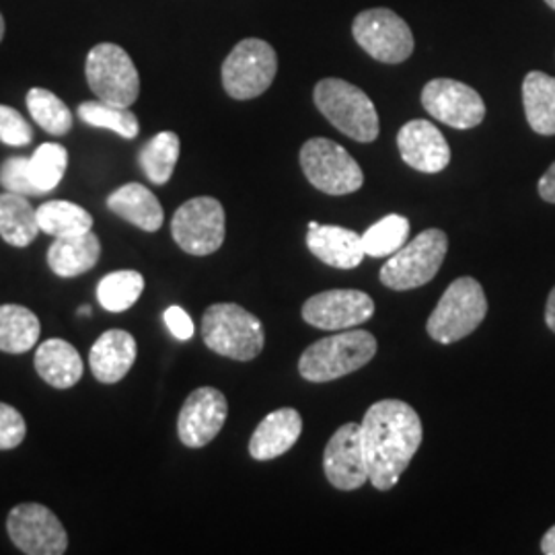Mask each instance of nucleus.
Masks as SVG:
<instances>
[{
	"label": "nucleus",
	"mask_w": 555,
	"mask_h": 555,
	"mask_svg": "<svg viewBox=\"0 0 555 555\" xmlns=\"http://www.w3.org/2000/svg\"><path fill=\"white\" fill-rule=\"evenodd\" d=\"M360 437L369 467V481L387 492L397 486L422 444V420L416 410L401 399H380L373 403L360 424Z\"/></svg>",
	"instance_id": "1"
},
{
	"label": "nucleus",
	"mask_w": 555,
	"mask_h": 555,
	"mask_svg": "<svg viewBox=\"0 0 555 555\" xmlns=\"http://www.w3.org/2000/svg\"><path fill=\"white\" fill-rule=\"evenodd\" d=\"M377 354V339L364 330H344L311 344L298 360V373L309 383H330L366 366Z\"/></svg>",
	"instance_id": "2"
},
{
	"label": "nucleus",
	"mask_w": 555,
	"mask_h": 555,
	"mask_svg": "<svg viewBox=\"0 0 555 555\" xmlns=\"http://www.w3.org/2000/svg\"><path fill=\"white\" fill-rule=\"evenodd\" d=\"M202 337L212 352L238 362L259 357L266 344L263 323L235 302H217L206 309Z\"/></svg>",
	"instance_id": "3"
},
{
	"label": "nucleus",
	"mask_w": 555,
	"mask_h": 555,
	"mask_svg": "<svg viewBox=\"0 0 555 555\" xmlns=\"http://www.w3.org/2000/svg\"><path fill=\"white\" fill-rule=\"evenodd\" d=\"M313 100L325 119L348 139L357 142L377 140V107L357 85L341 79L319 80Z\"/></svg>",
	"instance_id": "4"
},
{
	"label": "nucleus",
	"mask_w": 555,
	"mask_h": 555,
	"mask_svg": "<svg viewBox=\"0 0 555 555\" xmlns=\"http://www.w3.org/2000/svg\"><path fill=\"white\" fill-rule=\"evenodd\" d=\"M488 313V300L476 278H456L430 313L426 332L438 344H455L472 336Z\"/></svg>",
	"instance_id": "5"
},
{
	"label": "nucleus",
	"mask_w": 555,
	"mask_h": 555,
	"mask_svg": "<svg viewBox=\"0 0 555 555\" xmlns=\"http://www.w3.org/2000/svg\"><path fill=\"white\" fill-rule=\"evenodd\" d=\"M449 238L440 229H428L405 243L380 268V282L391 291H412L428 284L442 268Z\"/></svg>",
	"instance_id": "6"
},
{
	"label": "nucleus",
	"mask_w": 555,
	"mask_h": 555,
	"mask_svg": "<svg viewBox=\"0 0 555 555\" xmlns=\"http://www.w3.org/2000/svg\"><path fill=\"white\" fill-rule=\"evenodd\" d=\"M276 73V50L268 41L247 38L222 62V87L233 100H256L272 87Z\"/></svg>",
	"instance_id": "7"
},
{
	"label": "nucleus",
	"mask_w": 555,
	"mask_h": 555,
	"mask_svg": "<svg viewBox=\"0 0 555 555\" xmlns=\"http://www.w3.org/2000/svg\"><path fill=\"white\" fill-rule=\"evenodd\" d=\"M300 167L309 183L327 196L354 194L364 183L360 165L334 140H307L300 149Z\"/></svg>",
	"instance_id": "8"
},
{
	"label": "nucleus",
	"mask_w": 555,
	"mask_h": 555,
	"mask_svg": "<svg viewBox=\"0 0 555 555\" xmlns=\"http://www.w3.org/2000/svg\"><path fill=\"white\" fill-rule=\"evenodd\" d=\"M85 77L98 100L130 107L140 95V77L128 52L116 43H98L85 62Z\"/></svg>",
	"instance_id": "9"
},
{
	"label": "nucleus",
	"mask_w": 555,
	"mask_h": 555,
	"mask_svg": "<svg viewBox=\"0 0 555 555\" xmlns=\"http://www.w3.org/2000/svg\"><path fill=\"white\" fill-rule=\"evenodd\" d=\"M171 235L190 256H210L219 251L227 235L222 204L210 196L183 202L171 220Z\"/></svg>",
	"instance_id": "10"
},
{
	"label": "nucleus",
	"mask_w": 555,
	"mask_h": 555,
	"mask_svg": "<svg viewBox=\"0 0 555 555\" xmlns=\"http://www.w3.org/2000/svg\"><path fill=\"white\" fill-rule=\"evenodd\" d=\"M358 46L383 64H401L414 54V34L410 25L389 9L362 11L352 23Z\"/></svg>",
	"instance_id": "11"
},
{
	"label": "nucleus",
	"mask_w": 555,
	"mask_h": 555,
	"mask_svg": "<svg viewBox=\"0 0 555 555\" xmlns=\"http://www.w3.org/2000/svg\"><path fill=\"white\" fill-rule=\"evenodd\" d=\"M7 531L15 547L27 555H62L68 535L50 508L41 504H20L7 518Z\"/></svg>",
	"instance_id": "12"
},
{
	"label": "nucleus",
	"mask_w": 555,
	"mask_h": 555,
	"mask_svg": "<svg viewBox=\"0 0 555 555\" xmlns=\"http://www.w3.org/2000/svg\"><path fill=\"white\" fill-rule=\"evenodd\" d=\"M422 105L433 118L455 128L472 130L486 118V103L476 89L453 79H435L422 89Z\"/></svg>",
	"instance_id": "13"
},
{
	"label": "nucleus",
	"mask_w": 555,
	"mask_h": 555,
	"mask_svg": "<svg viewBox=\"0 0 555 555\" xmlns=\"http://www.w3.org/2000/svg\"><path fill=\"white\" fill-rule=\"evenodd\" d=\"M375 315V300L362 291L336 288L309 298L302 305V319L323 332L354 330Z\"/></svg>",
	"instance_id": "14"
},
{
	"label": "nucleus",
	"mask_w": 555,
	"mask_h": 555,
	"mask_svg": "<svg viewBox=\"0 0 555 555\" xmlns=\"http://www.w3.org/2000/svg\"><path fill=\"white\" fill-rule=\"evenodd\" d=\"M227 416V397L215 387H199L190 393L179 412V440L188 449H202L219 437Z\"/></svg>",
	"instance_id": "15"
},
{
	"label": "nucleus",
	"mask_w": 555,
	"mask_h": 555,
	"mask_svg": "<svg viewBox=\"0 0 555 555\" xmlns=\"http://www.w3.org/2000/svg\"><path fill=\"white\" fill-rule=\"evenodd\" d=\"M327 481L344 492H352L369 481V467L360 437V424L348 422L330 438L323 453Z\"/></svg>",
	"instance_id": "16"
},
{
	"label": "nucleus",
	"mask_w": 555,
	"mask_h": 555,
	"mask_svg": "<svg viewBox=\"0 0 555 555\" xmlns=\"http://www.w3.org/2000/svg\"><path fill=\"white\" fill-rule=\"evenodd\" d=\"M401 159L422 173H440L451 163V146L428 119H412L397 132Z\"/></svg>",
	"instance_id": "17"
},
{
	"label": "nucleus",
	"mask_w": 555,
	"mask_h": 555,
	"mask_svg": "<svg viewBox=\"0 0 555 555\" xmlns=\"http://www.w3.org/2000/svg\"><path fill=\"white\" fill-rule=\"evenodd\" d=\"M307 247L319 261L337 270H354L366 256L362 235L336 224H319L318 229H311L307 233Z\"/></svg>",
	"instance_id": "18"
},
{
	"label": "nucleus",
	"mask_w": 555,
	"mask_h": 555,
	"mask_svg": "<svg viewBox=\"0 0 555 555\" xmlns=\"http://www.w3.org/2000/svg\"><path fill=\"white\" fill-rule=\"evenodd\" d=\"M302 433V417L293 408H280L259 422L249 440V455L256 461H272L288 453Z\"/></svg>",
	"instance_id": "19"
},
{
	"label": "nucleus",
	"mask_w": 555,
	"mask_h": 555,
	"mask_svg": "<svg viewBox=\"0 0 555 555\" xmlns=\"http://www.w3.org/2000/svg\"><path fill=\"white\" fill-rule=\"evenodd\" d=\"M137 339L124 330L101 334L89 352V366L100 383L112 385L130 373L137 360Z\"/></svg>",
	"instance_id": "20"
},
{
	"label": "nucleus",
	"mask_w": 555,
	"mask_h": 555,
	"mask_svg": "<svg viewBox=\"0 0 555 555\" xmlns=\"http://www.w3.org/2000/svg\"><path fill=\"white\" fill-rule=\"evenodd\" d=\"M101 258L100 237L93 231L56 237L48 249V266L60 278H77L98 266Z\"/></svg>",
	"instance_id": "21"
},
{
	"label": "nucleus",
	"mask_w": 555,
	"mask_h": 555,
	"mask_svg": "<svg viewBox=\"0 0 555 555\" xmlns=\"http://www.w3.org/2000/svg\"><path fill=\"white\" fill-rule=\"evenodd\" d=\"M107 208L146 233H157L165 212L159 198L142 183H126L107 198Z\"/></svg>",
	"instance_id": "22"
},
{
	"label": "nucleus",
	"mask_w": 555,
	"mask_h": 555,
	"mask_svg": "<svg viewBox=\"0 0 555 555\" xmlns=\"http://www.w3.org/2000/svg\"><path fill=\"white\" fill-rule=\"evenodd\" d=\"M34 364L38 375L56 389H70L82 377V358L79 350L60 337L46 339L41 344L36 350Z\"/></svg>",
	"instance_id": "23"
},
{
	"label": "nucleus",
	"mask_w": 555,
	"mask_h": 555,
	"mask_svg": "<svg viewBox=\"0 0 555 555\" xmlns=\"http://www.w3.org/2000/svg\"><path fill=\"white\" fill-rule=\"evenodd\" d=\"M522 105L533 132L555 137V77L541 70L529 73L522 80Z\"/></svg>",
	"instance_id": "24"
},
{
	"label": "nucleus",
	"mask_w": 555,
	"mask_h": 555,
	"mask_svg": "<svg viewBox=\"0 0 555 555\" xmlns=\"http://www.w3.org/2000/svg\"><path fill=\"white\" fill-rule=\"evenodd\" d=\"M40 233L36 208L27 196L15 192L0 194V235L9 245L29 247Z\"/></svg>",
	"instance_id": "25"
},
{
	"label": "nucleus",
	"mask_w": 555,
	"mask_h": 555,
	"mask_svg": "<svg viewBox=\"0 0 555 555\" xmlns=\"http://www.w3.org/2000/svg\"><path fill=\"white\" fill-rule=\"evenodd\" d=\"M41 325L34 311L21 305H0V350L25 354L38 344Z\"/></svg>",
	"instance_id": "26"
},
{
	"label": "nucleus",
	"mask_w": 555,
	"mask_h": 555,
	"mask_svg": "<svg viewBox=\"0 0 555 555\" xmlns=\"http://www.w3.org/2000/svg\"><path fill=\"white\" fill-rule=\"evenodd\" d=\"M41 233L52 237H70L93 229V217L75 202L52 199L36 210Z\"/></svg>",
	"instance_id": "27"
},
{
	"label": "nucleus",
	"mask_w": 555,
	"mask_h": 555,
	"mask_svg": "<svg viewBox=\"0 0 555 555\" xmlns=\"http://www.w3.org/2000/svg\"><path fill=\"white\" fill-rule=\"evenodd\" d=\"M181 142L176 132H159L157 137L149 140L140 151L139 163L142 173L155 185H165L179 160Z\"/></svg>",
	"instance_id": "28"
},
{
	"label": "nucleus",
	"mask_w": 555,
	"mask_h": 555,
	"mask_svg": "<svg viewBox=\"0 0 555 555\" xmlns=\"http://www.w3.org/2000/svg\"><path fill=\"white\" fill-rule=\"evenodd\" d=\"M144 291V278L134 270L112 272L98 284V300L109 313H124L137 305Z\"/></svg>",
	"instance_id": "29"
},
{
	"label": "nucleus",
	"mask_w": 555,
	"mask_h": 555,
	"mask_svg": "<svg viewBox=\"0 0 555 555\" xmlns=\"http://www.w3.org/2000/svg\"><path fill=\"white\" fill-rule=\"evenodd\" d=\"M410 237V220L401 215H387L362 235L364 254L371 258H389L399 251Z\"/></svg>",
	"instance_id": "30"
},
{
	"label": "nucleus",
	"mask_w": 555,
	"mask_h": 555,
	"mask_svg": "<svg viewBox=\"0 0 555 555\" xmlns=\"http://www.w3.org/2000/svg\"><path fill=\"white\" fill-rule=\"evenodd\" d=\"M27 109L48 134L64 137L73 128V114L66 103L48 89L36 87L27 93Z\"/></svg>",
	"instance_id": "31"
},
{
	"label": "nucleus",
	"mask_w": 555,
	"mask_h": 555,
	"mask_svg": "<svg viewBox=\"0 0 555 555\" xmlns=\"http://www.w3.org/2000/svg\"><path fill=\"white\" fill-rule=\"evenodd\" d=\"M79 116L85 124L95 128H107L121 139H137L140 132L139 118L130 107H116L103 101H85L79 105Z\"/></svg>",
	"instance_id": "32"
},
{
	"label": "nucleus",
	"mask_w": 555,
	"mask_h": 555,
	"mask_svg": "<svg viewBox=\"0 0 555 555\" xmlns=\"http://www.w3.org/2000/svg\"><path fill=\"white\" fill-rule=\"evenodd\" d=\"M29 165H31V178H34L38 192L48 194V192L56 190L60 181L64 178L66 165H68V153L62 144L46 142L34 153Z\"/></svg>",
	"instance_id": "33"
},
{
	"label": "nucleus",
	"mask_w": 555,
	"mask_h": 555,
	"mask_svg": "<svg viewBox=\"0 0 555 555\" xmlns=\"http://www.w3.org/2000/svg\"><path fill=\"white\" fill-rule=\"evenodd\" d=\"M0 183L7 192H15L21 196H40L31 178V165L27 157H11L4 160L0 167Z\"/></svg>",
	"instance_id": "34"
},
{
	"label": "nucleus",
	"mask_w": 555,
	"mask_h": 555,
	"mask_svg": "<svg viewBox=\"0 0 555 555\" xmlns=\"http://www.w3.org/2000/svg\"><path fill=\"white\" fill-rule=\"evenodd\" d=\"M34 140L31 124L17 109L0 105V142L9 146H27Z\"/></svg>",
	"instance_id": "35"
},
{
	"label": "nucleus",
	"mask_w": 555,
	"mask_h": 555,
	"mask_svg": "<svg viewBox=\"0 0 555 555\" xmlns=\"http://www.w3.org/2000/svg\"><path fill=\"white\" fill-rule=\"evenodd\" d=\"M27 435L25 420L13 405L0 401V451H11L20 447Z\"/></svg>",
	"instance_id": "36"
},
{
	"label": "nucleus",
	"mask_w": 555,
	"mask_h": 555,
	"mask_svg": "<svg viewBox=\"0 0 555 555\" xmlns=\"http://www.w3.org/2000/svg\"><path fill=\"white\" fill-rule=\"evenodd\" d=\"M163 319H165V325L169 327V332L178 337V339H181V341H188V339L194 337V332H196L194 330V321L178 305L169 307L165 311Z\"/></svg>",
	"instance_id": "37"
},
{
	"label": "nucleus",
	"mask_w": 555,
	"mask_h": 555,
	"mask_svg": "<svg viewBox=\"0 0 555 555\" xmlns=\"http://www.w3.org/2000/svg\"><path fill=\"white\" fill-rule=\"evenodd\" d=\"M539 196L555 204V163L543 173V178L539 179Z\"/></svg>",
	"instance_id": "38"
},
{
	"label": "nucleus",
	"mask_w": 555,
	"mask_h": 555,
	"mask_svg": "<svg viewBox=\"0 0 555 555\" xmlns=\"http://www.w3.org/2000/svg\"><path fill=\"white\" fill-rule=\"evenodd\" d=\"M545 323L555 334V286L547 297V305H545Z\"/></svg>",
	"instance_id": "39"
},
{
	"label": "nucleus",
	"mask_w": 555,
	"mask_h": 555,
	"mask_svg": "<svg viewBox=\"0 0 555 555\" xmlns=\"http://www.w3.org/2000/svg\"><path fill=\"white\" fill-rule=\"evenodd\" d=\"M541 552L545 555H555V525L541 539Z\"/></svg>",
	"instance_id": "40"
},
{
	"label": "nucleus",
	"mask_w": 555,
	"mask_h": 555,
	"mask_svg": "<svg viewBox=\"0 0 555 555\" xmlns=\"http://www.w3.org/2000/svg\"><path fill=\"white\" fill-rule=\"evenodd\" d=\"M4 38V20H2V15H0V41Z\"/></svg>",
	"instance_id": "41"
},
{
	"label": "nucleus",
	"mask_w": 555,
	"mask_h": 555,
	"mask_svg": "<svg viewBox=\"0 0 555 555\" xmlns=\"http://www.w3.org/2000/svg\"><path fill=\"white\" fill-rule=\"evenodd\" d=\"M79 313H82V315H89V313H91V309H89V307H82V309H79Z\"/></svg>",
	"instance_id": "42"
},
{
	"label": "nucleus",
	"mask_w": 555,
	"mask_h": 555,
	"mask_svg": "<svg viewBox=\"0 0 555 555\" xmlns=\"http://www.w3.org/2000/svg\"><path fill=\"white\" fill-rule=\"evenodd\" d=\"M319 227V222H315V220H313V222H309V231H311V229H318Z\"/></svg>",
	"instance_id": "43"
},
{
	"label": "nucleus",
	"mask_w": 555,
	"mask_h": 555,
	"mask_svg": "<svg viewBox=\"0 0 555 555\" xmlns=\"http://www.w3.org/2000/svg\"><path fill=\"white\" fill-rule=\"evenodd\" d=\"M545 2H547V7H552L555 11V0H545Z\"/></svg>",
	"instance_id": "44"
}]
</instances>
